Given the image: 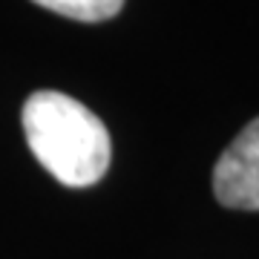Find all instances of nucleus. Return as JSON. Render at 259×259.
Listing matches in <instances>:
<instances>
[{"label":"nucleus","mask_w":259,"mask_h":259,"mask_svg":"<svg viewBox=\"0 0 259 259\" xmlns=\"http://www.w3.org/2000/svg\"><path fill=\"white\" fill-rule=\"evenodd\" d=\"M20 121L32 156L61 185L90 187L110 170V133L81 101L55 90H37L26 98Z\"/></svg>","instance_id":"nucleus-1"},{"label":"nucleus","mask_w":259,"mask_h":259,"mask_svg":"<svg viewBox=\"0 0 259 259\" xmlns=\"http://www.w3.org/2000/svg\"><path fill=\"white\" fill-rule=\"evenodd\" d=\"M213 196L231 210H259V118L242 127L213 167Z\"/></svg>","instance_id":"nucleus-2"},{"label":"nucleus","mask_w":259,"mask_h":259,"mask_svg":"<svg viewBox=\"0 0 259 259\" xmlns=\"http://www.w3.org/2000/svg\"><path fill=\"white\" fill-rule=\"evenodd\" d=\"M32 3L55 12V15H64V18L83 20V23L110 20L124 6V0H32Z\"/></svg>","instance_id":"nucleus-3"}]
</instances>
